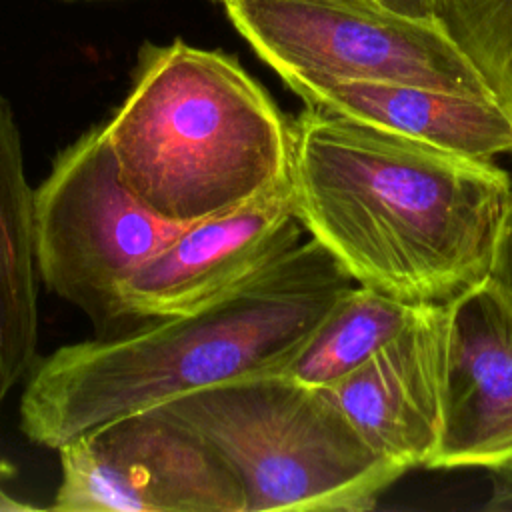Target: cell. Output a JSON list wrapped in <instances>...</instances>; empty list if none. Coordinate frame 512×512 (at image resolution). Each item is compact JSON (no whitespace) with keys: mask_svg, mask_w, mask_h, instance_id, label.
Returning a JSON list of instances; mask_svg holds the SVG:
<instances>
[{"mask_svg":"<svg viewBox=\"0 0 512 512\" xmlns=\"http://www.w3.org/2000/svg\"><path fill=\"white\" fill-rule=\"evenodd\" d=\"M294 212L360 286L446 306L488 280L512 202L492 158H474L340 114L292 120Z\"/></svg>","mask_w":512,"mask_h":512,"instance_id":"obj_1","label":"cell"},{"mask_svg":"<svg viewBox=\"0 0 512 512\" xmlns=\"http://www.w3.org/2000/svg\"><path fill=\"white\" fill-rule=\"evenodd\" d=\"M354 286L336 256L310 236L194 310L40 358L26 376L20 428L58 452L110 420L230 380L282 372Z\"/></svg>","mask_w":512,"mask_h":512,"instance_id":"obj_2","label":"cell"},{"mask_svg":"<svg viewBox=\"0 0 512 512\" xmlns=\"http://www.w3.org/2000/svg\"><path fill=\"white\" fill-rule=\"evenodd\" d=\"M512 458V306L484 280L446 304L442 432L430 468Z\"/></svg>","mask_w":512,"mask_h":512,"instance_id":"obj_9","label":"cell"},{"mask_svg":"<svg viewBox=\"0 0 512 512\" xmlns=\"http://www.w3.org/2000/svg\"><path fill=\"white\" fill-rule=\"evenodd\" d=\"M446 306H418L374 356L326 390L384 458L430 468L442 432Z\"/></svg>","mask_w":512,"mask_h":512,"instance_id":"obj_10","label":"cell"},{"mask_svg":"<svg viewBox=\"0 0 512 512\" xmlns=\"http://www.w3.org/2000/svg\"><path fill=\"white\" fill-rule=\"evenodd\" d=\"M190 224L146 210L122 184L102 124L62 148L32 200L40 282L104 328L122 320L120 282Z\"/></svg>","mask_w":512,"mask_h":512,"instance_id":"obj_6","label":"cell"},{"mask_svg":"<svg viewBox=\"0 0 512 512\" xmlns=\"http://www.w3.org/2000/svg\"><path fill=\"white\" fill-rule=\"evenodd\" d=\"M416 308L356 284L332 306L280 374L328 388L390 342Z\"/></svg>","mask_w":512,"mask_h":512,"instance_id":"obj_13","label":"cell"},{"mask_svg":"<svg viewBox=\"0 0 512 512\" xmlns=\"http://www.w3.org/2000/svg\"><path fill=\"white\" fill-rule=\"evenodd\" d=\"M438 16L512 116V0H438Z\"/></svg>","mask_w":512,"mask_h":512,"instance_id":"obj_14","label":"cell"},{"mask_svg":"<svg viewBox=\"0 0 512 512\" xmlns=\"http://www.w3.org/2000/svg\"><path fill=\"white\" fill-rule=\"evenodd\" d=\"M102 130L126 190L172 222L224 216L290 186L292 120L222 50L144 44Z\"/></svg>","mask_w":512,"mask_h":512,"instance_id":"obj_3","label":"cell"},{"mask_svg":"<svg viewBox=\"0 0 512 512\" xmlns=\"http://www.w3.org/2000/svg\"><path fill=\"white\" fill-rule=\"evenodd\" d=\"M308 106L378 126L464 156L512 154V116L494 98L378 80L296 78Z\"/></svg>","mask_w":512,"mask_h":512,"instance_id":"obj_11","label":"cell"},{"mask_svg":"<svg viewBox=\"0 0 512 512\" xmlns=\"http://www.w3.org/2000/svg\"><path fill=\"white\" fill-rule=\"evenodd\" d=\"M492 490L482 510L512 512V458L500 466L490 468Z\"/></svg>","mask_w":512,"mask_h":512,"instance_id":"obj_16","label":"cell"},{"mask_svg":"<svg viewBox=\"0 0 512 512\" xmlns=\"http://www.w3.org/2000/svg\"><path fill=\"white\" fill-rule=\"evenodd\" d=\"M220 2H224V0H220Z\"/></svg>","mask_w":512,"mask_h":512,"instance_id":"obj_19","label":"cell"},{"mask_svg":"<svg viewBox=\"0 0 512 512\" xmlns=\"http://www.w3.org/2000/svg\"><path fill=\"white\" fill-rule=\"evenodd\" d=\"M380 4L410 14V16H436L438 0H378Z\"/></svg>","mask_w":512,"mask_h":512,"instance_id":"obj_17","label":"cell"},{"mask_svg":"<svg viewBox=\"0 0 512 512\" xmlns=\"http://www.w3.org/2000/svg\"><path fill=\"white\" fill-rule=\"evenodd\" d=\"M302 230L292 186L194 222L120 282L118 314L122 320H150L194 310L302 242Z\"/></svg>","mask_w":512,"mask_h":512,"instance_id":"obj_8","label":"cell"},{"mask_svg":"<svg viewBox=\"0 0 512 512\" xmlns=\"http://www.w3.org/2000/svg\"><path fill=\"white\" fill-rule=\"evenodd\" d=\"M12 472V466L4 460H0V512H26V510H36V506L22 502L18 498H14L10 492L4 490L2 486V478H6Z\"/></svg>","mask_w":512,"mask_h":512,"instance_id":"obj_18","label":"cell"},{"mask_svg":"<svg viewBox=\"0 0 512 512\" xmlns=\"http://www.w3.org/2000/svg\"><path fill=\"white\" fill-rule=\"evenodd\" d=\"M32 200L20 130L0 94V404L38 362L40 278L32 246Z\"/></svg>","mask_w":512,"mask_h":512,"instance_id":"obj_12","label":"cell"},{"mask_svg":"<svg viewBox=\"0 0 512 512\" xmlns=\"http://www.w3.org/2000/svg\"><path fill=\"white\" fill-rule=\"evenodd\" d=\"M488 280L498 288L504 300L512 306V202L502 222V230L496 242Z\"/></svg>","mask_w":512,"mask_h":512,"instance_id":"obj_15","label":"cell"},{"mask_svg":"<svg viewBox=\"0 0 512 512\" xmlns=\"http://www.w3.org/2000/svg\"><path fill=\"white\" fill-rule=\"evenodd\" d=\"M224 10L284 84L378 80L494 98L444 20L378 0H224ZM496 100V98H494Z\"/></svg>","mask_w":512,"mask_h":512,"instance_id":"obj_5","label":"cell"},{"mask_svg":"<svg viewBox=\"0 0 512 512\" xmlns=\"http://www.w3.org/2000/svg\"><path fill=\"white\" fill-rule=\"evenodd\" d=\"M58 456L50 510L244 512V492L224 460L158 406L110 420Z\"/></svg>","mask_w":512,"mask_h":512,"instance_id":"obj_7","label":"cell"},{"mask_svg":"<svg viewBox=\"0 0 512 512\" xmlns=\"http://www.w3.org/2000/svg\"><path fill=\"white\" fill-rule=\"evenodd\" d=\"M244 492V512H360L406 470L376 452L326 388L254 374L166 404Z\"/></svg>","mask_w":512,"mask_h":512,"instance_id":"obj_4","label":"cell"}]
</instances>
